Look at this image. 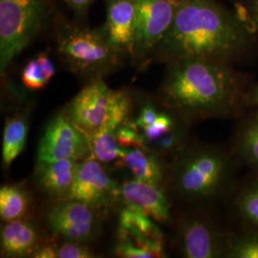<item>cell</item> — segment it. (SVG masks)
<instances>
[{
    "mask_svg": "<svg viewBox=\"0 0 258 258\" xmlns=\"http://www.w3.org/2000/svg\"><path fill=\"white\" fill-rule=\"evenodd\" d=\"M45 241L37 225L29 218L4 222L0 233L1 256L33 257Z\"/></svg>",
    "mask_w": 258,
    "mask_h": 258,
    "instance_id": "obj_16",
    "label": "cell"
},
{
    "mask_svg": "<svg viewBox=\"0 0 258 258\" xmlns=\"http://www.w3.org/2000/svg\"><path fill=\"white\" fill-rule=\"evenodd\" d=\"M70 198L105 211L120 204V184L104 164L94 158L81 161Z\"/></svg>",
    "mask_w": 258,
    "mask_h": 258,
    "instance_id": "obj_10",
    "label": "cell"
},
{
    "mask_svg": "<svg viewBox=\"0 0 258 258\" xmlns=\"http://www.w3.org/2000/svg\"><path fill=\"white\" fill-rule=\"evenodd\" d=\"M172 0H135V28L131 61L139 70L148 68L175 17Z\"/></svg>",
    "mask_w": 258,
    "mask_h": 258,
    "instance_id": "obj_7",
    "label": "cell"
},
{
    "mask_svg": "<svg viewBox=\"0 0 258 258\" xmlns=\"http://www.w3.org/2000/svg\"><path fill=\"white\" fill-rule=\"evenodd\" d=\"M115 90L103 80L91 81L62 109L88 137L102 127L110 111Z\"/></svg>",
    "mask_w": 258,
    "mask_h": 258,
    "instance_id": "obj_11",
    "label": "cell"
},
{
    "mask_svg": "<svg viewBox=\"0 0 258 258\" xmlns=\"http://www.w3.org/2000/svg\"><path fill=\"white\" fill-rule=\"evenodd\" d=\"M35 258L56 257V244L51 241H45L33 254Z\"/></svg>",
    "mask_w": 258,
    "mask_h": 258,
    "instance_id": "obj_25",
    "label": "cell"
},
{
    "mask_svg": "<svg viewBox=\"0 0 258 258\" xmlns=\"http://www.w3.org/2000/svg\"><path fill=\"white\" fill-rule=\"evenodd\" d=\"M30 113L25 109L14 113L5 120L2 139V164L6 170L25 148Z\"/></svg>",
    "mask_w": 258,
    "mask_h": 258,
    "instance_id": "obj_19",
    "label": "cell"
},
{
    "mask_svg": "<svg viewBox=\"0 0 258 258\" xmlns=\"http://www.w3.org/2000/svg\"><path fill=\"white\" fill-rule=\"evenodd\" d=\"M172 1H174L176 3H179V2H181V1H183V0H172Z\"/></svg>",
    "mask_w": 258,
    "mask_h": 258,
    "instance_id": "obj_28",
    "label": "cell"
},
{
    "mask_svg": "<svg viewBox=\"0 0 258 258\" xmlns=\"http://www.w3.org/2000/svg\"><path fill=\"white\" fill-rule=\"evenodd\" d=\"M80 163L74 159L37 162L35 179L38 188L53 200L70 198Z\"/></svg>",
    "mask_w": 258,
    "mask_h": 258,
    "instance_id": "obj_15",
    "label": "cell"
},
{
    "mask_svg": "<svg viewBox=\"0 0 258 258\" xmlns=\"http://www.w3.org/2000/svg\"><path fill=\"white\" fill-rule=\"evenodd\" d=\"M239 164L231 148L190 140L168 161L166 192L183 209H213L230 199Z\"/></svg>",
    "mask_w": 258,
    "mask_h": 258,
    "instance_id": "obj_3",
    "label": "cell"
},
{
    "mask_svg": "<svg viewBox=\"0 0 258 258\" xmlns=\"http://www.w3.org/2000/svg\"><path fill=\"white\" fill-rule=\"evenodd\" d=\"M21 82L27 89L32 91L41 90L50 83L36 57L29 60L23 67Z\"/></svg>",
    "mask_w": 258,
    "mask_h": 258,
    "instance_id": "obj_22",
    "label": "cell"
},
{
    "mask_svg": "<svg viewBox=\"0 0 258 258\" xmlns=\"http://www.w3.org/2000/svg\"><path fill=\"white\" fill-rule=\"evenodd\" d=\"M97 254L89 248L88 244L64 240L56 244V257L94 258Z\"/></svg>",
    "mask_w": 258,
    "mask_h": 258,
    "instance_id": "obj_23",
    "label": "cell"
},
{
    "mask_svg": "<svg viewBox=\"0 0 258 258\" xmlns=\"http://www.w3.org/2000/svg\"><path fill=\"white\" fill-rule=\"evenodd\" d=\"M32 198L27 188L19 184H3L0 188V218L3 222L28 218Z\"/></svg>",
    "mask_w": 258,
    "mask_h": 258,
    "instance_id": "obj_20",
    "label": "cell"
},
{
    "mask_svg": "<svg viewBox=\"0 0 258 258\" xmlns=\"http://www.w3.org/2000/svg\"><path fill=\"white\" fill-rule=\"evenodd\" d=\"M257 37L238 11L218 0H183L152 62L204 58L235 65L254 52Z\"/></svg>",
    "mask_w": 258,
    "mask_h": 258,
    "instance_id": "obj_1",
    "label": "cell"
},
{
    "mask_svg": "<svg viewBox=\"0 0 258 258\" xmlns=\"http://www.w3.org/2000/svg\"><path fill=\"white\" fill-rule=\"evenodd\" d=\"M56 54L66 69L87 83L103 80L127 55L111 44L102 29L65 26L56 37Z\"/></svg>",
    "mask_w": 258,
    "mask_h": 258,
    "instance_id": "obj_4",
    "label": "cell"
},
{
    "mask_svg": "<svg viewBox=\"0 0 258 258\" xmlns=\"http://www.w3.org/2000/svg\"><path fill=\"white\" fill-rule=\"evenodd\" d=\"M238 13L258 37V0H241Z\"/></svg>",
    "mask_w": 258,
    "mask_h": 258,
    "instance_id": "obj_24",
    "label": "cell"
},
{
    "mask_svg": "<svg viewBox=\"0 0 258 258\" xmlns=\"http://www.w3.org/2000/svg\"><path fill=\"white\" fill-rule=\"evenodd\" d=\"M92 158L90 138L74 124L63 110L47 123L37 147V162L64 159L83 161Z\"/></svg>",
    "mask_w": 258,
    "mask_h": 258,
    "instance_id": "obj_9",
    "label": "cell"
},
{
    "mask_svg": "<svg viewBox=\"0 0 258 258\" xmlns=\"http://www.w3.org/2000/svg\"><path fill=\"white\" fill-rule=\"evenodd\" d=\"M249 78L228 64L204 58H181L166 63L156 97L194 124L198 120L240 117Z\"/></svg>",
    "mask_w": 258,
    "mask_h": 258,
    "instance_id": "obj_2",
    "label": "cell"
},
{
    "mask_svg": "<svg viewBox=\"0 0 258 258\" xmlns=\"http://www.w3.org/2000/svg\"><path fill=\"white\" fill-rule=\"evenodd\" d=\"M120 204L146 214L160 225L172 226L175 214L165 187L136 179L120 184Z\"/></svg>",
    "mask_w": 258,
    "mask_h": 258,
    "instance_id": "obj_12",
    "label": "cell"
},
{
    "mask_svg": "<svg viewBox=\"0 0 258 258\" xmlns=\"http://www.w3.org/2000/svg\"><path fill=\"white\" fill-rule=\"evenodd\" d=\"M232 218L240 229L258 231V172L236 184L229 199Z\"/></svg>",
    "mask_w": 258,
    "mask_h": 258,
    "instance_id": "obj_18",
    "label": "cell"
},
{
    "mask_svg": "<svg viewBox=\"0 0 258 258\" xmlns=\"http://www.w3.org/2000/svg\"><path fill=\"white\" fill-rule=\"evenodd\" d=\"M135 0H106V20L102 29L108 41L131 57L135 28Z\"/></svg>",
    "mask_w": 258,
    "mask_h": 258,
    "instance_id": "obj_13",
    "label": "cell"
},
{
    "mask_svg": "<svg viewBox=\"0 0 258 258\" xmlns=\"http://www.w3.org/2000/svg\"><path fill=\"white\" fill-rule=\"evenodd\" d=\"M230 148L240 164L258 172V107L240 116Z\"/></svg>",
    "mask_w": 258,
    "mask_h": 258,
    "instance_id": "obj_17",
    "label": "cell"
},
{
    "mask_svg": "<svg viewBox=\"0 0 258 258\" xmlns=\"http://www.w3.org/2000/svg\"><path fill=\"white\" fill-rule=\"evenodd\" d=\"M244 104L246 111L258 107V83L250 84L248 91L245 95Z\"/></svg>",
    "mask_w": 258,
    "mask_h": 258,
    "instance_id": "obj_26",
    "label": "cell"
},
{
    "mask_svg": "<svg viewBox=\"0 0 258 258\" xmlns=\"http://www.w3.org/2000/svg\"><path fill=\"white\" fill-rule=\"evenodd\" d=\"M103 212L73 198L57 199L47 207L44 221L55 236L89 244L101 232Z\"/></svg>",
    "mask_w": 258,
    "mask_h": 258,
    "instance_id": "obj_8",
    "label": "cell"
},
{
    "mask_svg": "<svg viewBox=\"0 0 258 258\" xmlns=\"http://www.w3.org/2000/svg\"><path fill=\"white\" fill-rule=\"evenodd\" d=\"M47 14V0H0L1 74L37 37Z\"/></svg>",
    "mask_w": 258,
    "mask_h": 258,
    "instance_id": "obj_6",
    "label": "cell"
},
{
    "mask_svg": "<svg viewBox=\"0 0 258 258\" xmlns=\"http://www.w3.org/2000/svg\"><path fill=\"white\" fill-rule=\"evenodd\" d=\"M116 166L125 168L133 179L166 188L168 161L148 148H121Z\"/></svg>",
    "mask_w": 258,
    "mask_h": 258,
    "instance_id": "obj_14",
    "label": "cell"
},
{
    "mask_svg": "<svg viewBox=\"0 0 258 258\" xmlns=\"http://www.w3.org/2000/svg\"><path fill=\"white\" fill-rule=\"evenodd\" d=\"M66 3L78 14H83L94 0H65Z\"/></svg>",
    "mask_w": 258,
    "mask_h": 258,
    "instance_id": "obj_27",
    "label": "cell"
},
{
    "mask_svg": "<svg viewBox=\"0 0 258 258\" xmlns=\"http://www.w3.org/2000/svg\"><path fill=\"white\" fill-rule=\"evenodd\" d=\"M226 258H258V231L240 229L232 231Z\"/></svg>",
    "mask_w": 258,
    "mask_h": 258,
    "instance_id": "obj_21",
    "label": "cell"
},
{
    "mask_svg": "<svg viewBox=\"0 0 258 258\" xmlns=\"http://www.w3.org/2000/svg\"><path fill=\"white\" fill-rule=\"evenodd\" d=\"M172 226L176 249L183 257H226L232 231L212 214V209H182Z\"/></svg>",
    "mask_w": 258,
    "mask_h": 258,
    "instance_id": "obj_5",
    "label": "cell"
}]
</instances>
